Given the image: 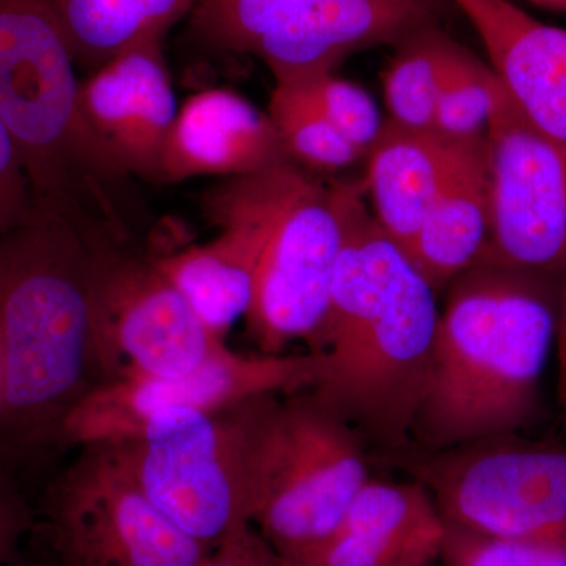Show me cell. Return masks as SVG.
I'll return each mask as SVG.
<instances>
[{
  "mask_svg": "<svg viewBox=\"0 0 566 566\" xmlns=\"http://www.w3.org/2000/svg\"><path fill=\"white\" fill-rule=\"evenodd\" d=\"M92 303L87 237L33 200L0 233V457L13 464L62 446L71 411L102 382Z\"/></svg>",
  "mask_w": 566,
  "mask_h": 566,
  "instance_id": "obj_1",
  "label": "cell"
},
{
  "mask_svg": "<svg viewBox=\"0 0 566 566\" xmlns=\"http://www.w3.org/2000/svg\"><path fill=\"white\" fill-rule=\"evenodd\" d=\"M486 142L491 232L482 260L566 275V147L536 132L505 88Z\"/></svg>",
  "mask_w": 566,
  "mask_h": 566,
  "instance_id": "obj_13",
  "label": "cell"
},
{
  "mask_svg": "<svg viewBox=\"0 0 566 566\" xmlns=\"http://www.w3.org/2000/svg\"><path fill=\"white\" fill-rule=\"evenodd\" d=\"M0 405H2V367H0Z\"/></svg>",
  "mask_w": 566,
  "mask_h": 566,
  "instance_id": "obj_32",
  "label": "cell"
},
{
  "mask_svg": "<svg viewBox=\"0 0 566 566\" xmlns=\"http://www.w3.org/2000/svg\"><path fill=\"white\" fill-rule=\"evenodd\" d=\"M35 504L28 542L51 566H202L210 547L185 534L104 442L80 446Z\"/></svg>",
  "mask_w": 566,
  "mask_h": 566,
  "instance_id": "obj_9",
  "label": "cell"
},
{
  "mask_svg": "<svg viewBox=\"0 0 566 566\" xmlns=\"http://www.w3.org/2000/svg\"><path fill=\"white\" fill-rule=\"evenodd\" d=\"M438 300L364 203L349 226L311 349L323 354L311 394L378 457L411 447L441 314Z\"/></svg>",
  "mask_w": 566,
  "mask_h": 566,
  "instance_id": "obj_3",
  "label": "cell"
},
{
  "mask_svg": "<svg viewBox=\"0 0 566 566\" xmlns=\"http://www.w3.org/2000/svg\"><path fill=\"white\" fill-rule=\"evenodd\" d=\"M446 9L447 0H199L188 24L197 43L253 55L275 84H296L439 25Z\"/></svg>",
  "mask_w": 566,
  "mask_h": 566,
  "instance_id": "obj_6",
  "label": "cell"
},
{
  "mask_svg": "<svg viewBox=\"0 0 566 566\" xmlns=\"http://www.w3.org/2000/svg\"><path fill=\"white\" fill-rule=\"evenodd\" d=\"M427 566H434V565H427Z\"/></svg>",
  "mask_w": 566,
  "mask_h": 566,
  "instance_id": "obj_33",
  "label": "cell"
},
{
  "mask_svg": "<svg viewBox=\"0 0 566 566\" xmlns=\"http://www.w3.org/2000/svg\"><path fill=\"white\" fill-rule=\"evenodd\" d=\"M9 566H51L41 557L39 551L35 549L31 545V543L25 539L24 546L21 547L20 553L17 554V557L10 562Z\"/></svg>",
  "mask_w": 566,
  "mask_h": 566,
  "instance_id": "obj_30",
  "label": "cell"
},
{
  "mask_svg": "<svg viewBox=\"0 0 566 566\" xmlns=\"http://www.w3.org/2000/svg\"><path fill=\"white\" fill-rule=\"evenodd\" d=\"M81 80L51 0H0V117L28 170L33 200L84 233L132 238L125 181L99 155L80 109Z\"/></svg>",
  "mask_w": 566,
  "mask_h": 566,
  "instance_id": "obj_4",
  "label": "cell"
},
{
  "mask_svg": "<svg viewBox=\"0 0 566 566\" xmlns=\"http://www.w3.org/2000/svg\"><path fill=\"white\" fill-rule=\"evenodd\" d=\"M323 354H241L222 346L202 364L174 376L126 375L99 382L63 424L62 446L112 442L170 409L218 412L263 395L311 390Z\"/></svg>",
  "mask_w": 566,
  "mask_h": 566,
  "instance_id": "obj_12",
  "label": "cell"
},
{
  "mask_svg": "<svg viewBox=\"0 0 566 566\" xmlns=\"http://www.w3.org/2000/svg\"><path fill=\"white\" fill-rule=\"evenodd\" d=\"M93 256V348L102 382L185 374L226 346L132 243L87 238Z\"/></svg>",
  "mask_w": 566,
  "mask_h": 566,
  "instance_id": "obj_11",
  "label": "cell"
},
{
  "mask_svg": "<svg viewBox=\"0 0 566 566\" xmlns=\"http://www.w3.org/2000/svg\"><path fill=\"white\" fill-rule=\"evenodd\" d=\"M556 344L558 359L557 395L566 415V283L564 292H562L560 307H558Z\"/></svg>",
  "mask_w": 566,
  "mask_h": 566,
  "instance_id": "obj_29",
  "label": "cell"
},
{
  "mask_svg": "<svg viewBox=\"0 0 566 566\" xmlns=\"http://www.w3.org/2000/svg\"><path fill=\"white\" fill-rule=\"evenodd\" d=\"M531 6L556 13H566V0H526Z\"/></svg>",
  "mask_w": 566,
  "mask_h": 566,
  "instance_id": "obj_31",
  "label": "cell"
},
{
  "mask_svg": "<svg viewBox=\"0 0 566 566\" xmlns=\"http://www.w3.org/2000/svg\"><path fill=\"white\" fill-rule=\"evenodd\" d=\"M326 117L360 155L368 153L381 133L378 107L359 85L335 77L333 73L307 81Z\"/></svg>",
  "mask_w": 566,
  "mask_h": 566,
  "instance_id": "obj_25",
  "label": "cell"
},
{
  "mask_svg": "<svg viewBox=\"0 0 566 566\" xmlns=\"http://www.w3.org/2000/svg\"><path fill=\"white\" fill-rule=\"evenodd\" d=\"M178 107L163 43L123 52L81 80L85 129L99 155L125 178L159 181Z\"/></svg>",
  "mask_w": 566,
  "mask_h": 566,
  "instance_id": "obj_14",
  "label": "cell"
},
{
  "mask_svg": "<svg viewBox=\"0 0 566 566\" xmlns=\"http://www.w3.org/2000/svg\"><path fill=\"white\" fill-rule=\"evenodd\" d=\"M245 401L218 412L170 409L104 442L142 493L185 534L214 549L251 524Z\"/></svg>",
  "mask_w": 566,
  "mask_h": 566,
  "instance_id": "obj_8",
  "label": "cell"
},
{
  "mask_svg": "<svg viewBox=\"0 0 566 566\" xmlns=\"http://www.w3.org/2000/svg\"><path fill=\"white\" fill-rule=\"evenodd\" d=\"M491 232V172L485 136L469 142L406 255L444 294L449 283L485 255Z\"/></svg>",
  "mask_w": 566,
  "mask_h": 566,
  "instance_id": "obj_19",
  "label": "cell"
},
{
  "mask_svg": "<svg viewBox=\"0 0 566 566\" xmlns=\"http://www.w3.org/2000/svg\"><path fill=\"white\" fill-rule=\"evenodd\" d=\"M433 495L452 526L501 538L566 545V442L493 436L442 452L378 457Z\"/></svg>",
  "mask_w": 566,
  "mask_h": 566,
  "instance_id": "obj_7",
  "label": "cell"
},
{
  "mask_svg": "<svg viewBox=\"0 0 566 566\" xmlns=\"http://www.w3.org/2000/svg\"><path fill=\"white\" fill-rule=\"evenodd\" d=\"M502 93L504 85L494 70L463 48L442 85L433 132L452 140L485 136Z\"/></svg>",
  "mask_w": 566,
  "mask_h": 566,
  "instance_id": "obj_23",
  "label": "cell"
},
{
  "mask_svg": "<svg viewBox=\"0 0 566 566\" xmlns=\"http://www.w3.org/2000/svg\"><path fill=\"white\" fill-rule=\"evenodd\" d=\"M35 504L25 493L18 465L0 457V566H9L35 526Z\"/></svg>",
  "mask_w": 566,
  "mask_h": 566,
  "instance_id": "obj_26",
  "label": "cell"
},
{
  "mask_svg": "<svg viewBox=\"0 0 566 566\" xmlns=\"http://www.w3.org/2000/svg\"><path fill=\"white\" fill-rule=\"evenodd\" d=\"M32 202L31 181L20 148L0 117V233L20 221Z\"/></svg>",
  "mask_w": 566,
  "mask_h": 566,
  "instance_id": "obj_27",
  "label": "cell"
},
{
  "mask_svg": "<svg viewBox=\"0 0 566 566\" xmlns=\"http://www.w3.org/2000/svg\"><path fill=\"white\" fill-rule=\"evenodd\" d=\"M77 70L92 73L123 52L163 43L199 0H51Z\"/></svg>",
  "mask_w": 566,
  "mask_h": 566,
  "instance_id": "obj_20",
  "label": "cell"
},
{
  "mask_svg": "<svg viewBox=\"0 0 566 566\" xmlns=\"http://www.w3.org/2000/svg\"><path fill=\"white\" fill-rule=\"evenodd\" d=\"M375 464L363 436L311 390L251 401L249 517L283 560L333 534Z\"/></svg>",
  "mask_w": 566,
  "mask_h": 566,
  "instance_id": "obj_5",
  "label": "cell"
},
{
  "mask_svg": "<svg viewBox=\"0 0 566 566\" xmlns=\"http://www.w3.org/2000/svg\"><path fill=\"white\" fill-rule=\"evenodd\" d=\"M446 521L417 480L371 479L337 528L286 566H427L438 562Z\"/></svg>",
  "mask_w": 566,
  "mask_h": 566,
  "instance_id": "obj_15",
  "label": "cell"
},
{
  "mask_svg": "<svg viewBox=\"0 0 566 566\" xmlns=\"http://www.w3.org/2000/svg\"><path fill=\"white\" fill-rule=\"evenodd\" d=\"M365 182H327L300 166L268 238L245 326L263 354L294 340L314 348L329 307L338 260Z\"/></svg>",
  "mask_w": 566,
  "mask_h": 566,
  "instance_id": "obj_10",
  "label": "cell"
},
{
  "mask_svg": "<svg viewBox=\"0 0 566 566\" xmlns=\"http://www.w3.org/2000/svg\"><path fill=\"white\" fill-rule=\"evenodd\" d=\"M566 275L480 260L446 289L411 447L526 433L542 412Z\"/></svg>",
  "mask_w": 566,
  "mask_h": 566,
  "instance_id": "obj_2",
  "label": "cell"
},
{
  "mask_svg": "<svg viewBox=\"0 0 566 566\" xmlns=\"http://www.w3.org/2000/svg\"><path fill=\"white\" fill-rule=\"evenodd\" d=\"M266 114L286 158L304 169L340 170L363 156L334 128L307 82L275 84Z\"/></svg>",
  "mask_w": 566,
  "mask_h": 566,
  "instance_id": "obj_22",
  "label": "cell"
},
{
  "mask_svg": "<svg viewBox=\"0 0 566 566\" xmlns=\"http://www.w3.org/2000/svg\"><path fill=\"white\" fill-rule=\"evenodd\" d=\"M463 48L441 25L398 43L382 76L390 120L405 128L433 129L442 85Z\"/></svg>",
  "mask_w": 566,
  "mask_h": 566,
  "instance_id": "obj_21",
  "label": "cell"
},
{
  "mask_svg": "<svg viewBox=\"0 0 566 566\" xmlns=\"http://www.w3.org/2000/svg\"><path fill=\"white\" fill-rule=\"evenodd\" d=\"M474 25L517 111L566 147V31L510 0H452Z\"/></svg>",
  "mask_w": 566,
  "mask_h": 566,
  "instance_id": "obj_16",
  "label": "cell"
},
{
  "mask_svg": "<svg viewBox=\"0 0 566 566\" xmlns=\"http://www.w3.org/2000/svg\"><path fill=\"white\" fill-rule=\"evenodd\" d=\"M202 566H286L252 524L234 531L211 551Z\"/></svg>",
  "mask_w": 566,
  "mask_h": 566,
  "instance_id": "obj_28",
  "label": "cell"
},
{
  "mask_svg": "<svg viewBox=\"0 0 566 566\" xmlns=\"http://www.w3.org/2000/svg\"><path fill=\"white\" fill-rule=\"evenodd\" d=\"M439 566H566L565 543L501 538L446 523Z\"/></svg>",
  "mask_w": 566,
  "mask_h": 566,
  "instance_id": "obj_24",
  "label": "cell"
},
{
  "mask_svg": "<svg viewBox=\"0 0 566 566\" xmlns=\"http://www.w3.org/2000/svg\"><path fill=\"white\" fill-rule=\"evenodd\" d=\"M273 123L227 88L193 93L178 107L164 147L159 182L200 177L237 178L283 161Z\"/></svg>",
  "mask_w": 566,
  "mask_h": 566,
  "instance_id": "obj_17",
  "label": "cell"
},
{
  "mask_svg": "<svg viewBox=\"0 0 566 566\" xmlns=\"http://www.w3.org/2000/svg\"><path fill=\"white\" fill-rule=\"evenodd\" d=\"M471 140H452L433 129L405 128L392 120L382 125L368 150L365 191L376 222L403 252Z\"/></svg>",
  "mask_w": 566,
  "mask_h": 566,
  "instance_id": "obj_18",
  "label": "cell"
}]
</instances>
